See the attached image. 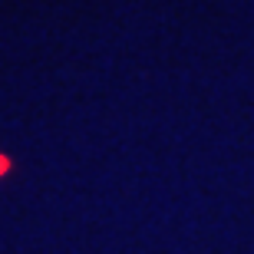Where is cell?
<instances>
[{"instance_id":"obj_1","label":"cell","mask_w":254,"mask_h":254,"mask_svg":"<svg viewBox=\"0 0 254 254\" xmlns=\"http://www.w3.org/2000/svg\"><path fill=\"white\" fill-rule=\"evenodd\" d=\"M10 165H13V162H10V155H3V152H0V179L10 172Z\"/></svg>"}]
</instances>
